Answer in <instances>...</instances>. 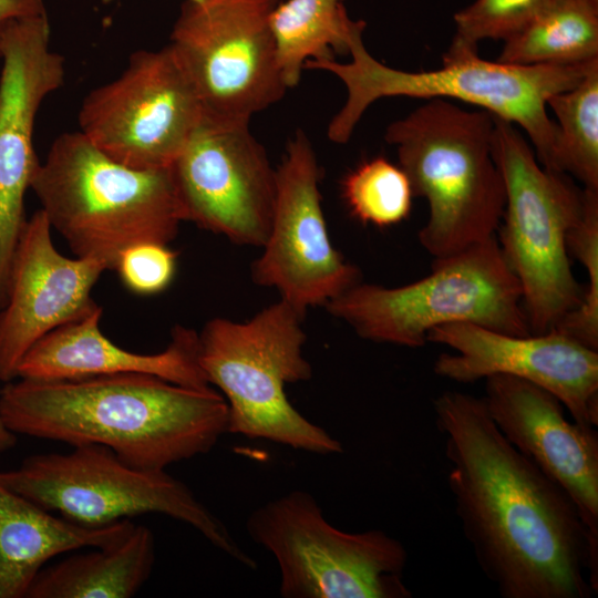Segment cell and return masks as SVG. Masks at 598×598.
<instances>
[{
	"mask_svg": "<svg viewBox=\"0 0 598 598\" xmlns=\"http://www.w3.org/2000/svg\"><path fill=\"white\" fill-rule=\"evenodd\" d=\"M447 484L475 560L504 598H589L598 542L566 492L499 432L482 398L433 401Z\"/></svg>",
	"mask_w": 598,
	"mask_h": 598,
	"instance_id": "6da1fadb",
	"label": "cell"
},
{
	"mask_svg": "<svg viewBox=\"0 0 598 598\" xmlns=\"http://www.w3.org/2000/svg\"><path fill=\"white\" fill-rule=\"evenodd\" d=\"M0 415L17 435L101 445L150 471L209 453L228 430L227 403L217 390L144 373L18 378L0 391Z\"/></svg>",
	"mask_w": 598,
	"mask_h": 598,
	"instance_id": "7a4b0ae2",
	"label": "cell"
},
{
	"mask_svg": "<svg viewBox=\"0 0 598 598\" xmlns=\"http://www.w3.org/2000/svg\"><path fill=\"white\" fill-rule=\"evenodd\" d=\"M365 22L358 20L348 40L349 62L336 59L307 61L305 69L337 76L347 97L331 118L327 135L347 143L370 105L380 99L405 96L464 102L524 131L542 166L556 172L555 122L547 102L574 87L598 60L577 65H518L487 61L478 52L446 51L435 70L410 72L388 66L365 48Z\"/></svg>",
	"mask_w": 598,
	"mask_h": 598,
	"instance_id": "3957f363",
	"label": "cell"
},
{
	"mask_svg": "<svg viewBox=\"0 0 598 598\" xmlns=\"http://www.w3.org/2000/svg\"><path fill=\"white\" fill-rule=\"evenodd\" d=\"M493 132L494 115L443 99L425 100L385 130L413 195L429 204L417 236L434 259L496 237L506 188Z\"/></svg>",
	"mask_w": 598,
	"mask_h": 598,
	"instance_id": "277c9868",
	"label": "cell"
},
{
	"mask_svg": "<svg viewBox=\"0 0 598 598\" xmlns=\"http://www.w3.org/2000/svg\"><path fill=\"white\" fill-rule=\"evenodd\" d=\"M30 188L75 257L96 259L106 270L134 245H168L185 221L169 167L125 166L80 131L53 141Z\"/></svg>",
	"mask_w": 598,
	"mask_h": 598,
	"instance_id": "5b68a950",
	"label": "cell"
},
{
	"mask_svg": "<svg viewBox=\"0 0 598 598\" xmlns=\"http://www.w3.org/2000/svg\"><path fill=\"white\" fill-rule=\"evenodd\" d=\"M303 317L279 299L245 322L213 318L198 333V363L227 403V433L340 454L341 442L303 416L285 392L287 384L312 377L303 355Z\"/></svg>",
	"mask_w": 598,
	"mask_h": 598,
	"instance_id": "8992f818",
	"label": "cell"
},
{
	"mask_svg": "<svg viewBox=\"0 0 598 598\" xmlns=\"http://www.w3.org/2000/svg\"><path fill=\"white\" fill-rule=\"evenodd\" d=\"M324 308L364 340L406 348L425 346L432 329L450 323L532 334L496 237L434 259L429 275L403 286L360 281Z\"/></svg>",
	"mask_w": 598,
	"mask_h": 598,
	"instance_id": "52a82bcc",
	"label": "cell"
},
{
	"mask_svg": "<svg viewBox=\"0 0 598 598\" xmlns=\"http://www.w3.org/2000/svg\"><path fill=\"white\" fill-rule=\"evenodd\" d=\"M493 152L506 188L497 243L520 286L530 333H546L582 298L567 235L582 213L585 189L542 166L522 131L495 116Z\"/></svg>",
	"mask_w": 598,
	"mask_h": 598,
	"instance_id": "ba28073f",
	"label": "cell"
},
{
	"mask_svg": "<svg viewBox=\"0 0 598 598\" xmlns=\"http://www.w3.org/2000/svg\"><path fill=\"white\" fill-rule=\"evenodd\" d=\"M72 447L69 453L31 455L2 471L3 480L43 508L82 526L102 527L145 514L169 516L245 567L257 568L225 524L166 470L134 467L101 445Z\"/></svg>",
	"mask_w": 598,
	"mask_h": 598,
	"instance_id": "9c48e42d",
	"label": "cell"
},
{
	"mask_svg": "<svg viewBox=\"0 0 598 598\" xmlns=\"http://www.w3.org/2000/svg\"><path fill=\"white\" fill-rule=\"evenodd\" d=\"M250 538L276 559L283 598H410L403 580L408 551L380 529L332 526L316 498L295 489L257 507Z\"/></svg>",
	"mask_w": 598,
	"mask_h": 598,
	"instance_id": "30bf717a",
	"label": "cell"
},
{
	"mask_svg": "<svg viewBox=\"0 0 598 598\" xmlns=\"http://www.w3.org/2000/svg\"><path fill=\"white\" fill-rule=\"evenodd\" d=\"M281 0H185L171 42L204 118L249 124L288 90L270 17Z\"/></svg>",
	"mask_w": 598,
	"mask_h": 598,
	"instance_id": "8fae6325",
	"label": "cell"
},
{
	"mask_svg": "<svg viewBox=\"0 0 598 598\" xmlns=\"http://www.w3.org/2000/svg\"><path fill=\"white\" fill-rule=\"evenodd\" d=\"M203 118L168 44L134 52L120 76L91 91L79 112L80 132L93 145L137 169L168 168Z\"/></svg>",
	"mask_w": 598,
	"mask_h": 598,
	"instance_id": "7c38bea8",
	"label": "cell"
},
{
	"mask_svg": "<svg viewBox=\"0 0 598 598\" xmlns=\"http://www.w3.org/2000/svg\"><path fill=\"white\" fill-rule=\"evenodd\" d=\"M321 171L302 130L289 140L276 168V197L269 234L251 266L255 283L275 288L302 315L326 306L354 285L361 274L336 249L320 194Z\"/></svg>",
	"mask_w": 598,
	"mask_h": 598,
	"instance_id": "4fadbf2b",
	"label": "cell"
},
{
	"mask_svg": "<svg viewBox=\"0 0 598 598\" xmlns=\"http://www.w3.org/2000/svg\"><path fill=\"white\" fill-rule=\"evenodd\" d=\"M184 220L240 246L269 234L276 168L249 124L203 118L169 166Z\"/></svg>",
	"mask_w": 598,
	"mask_h": 598,
	"instance_id": "5bb4252c",
	"label": "cell"
},
{
	"mask_svg": "<svg viewBox=\"0 0 598 598\" xmlns=\"http://www.w3.org/2000/svg\"><path fill=\"white\" fill-rule=\"evenodd\" d=\"M48 14L13 20L0 33V308L12 257L27 221L24 196L40 164L37 113L64 82V58L50 47Z\"/></svg>",
	"mask_w": 598,
	"mask_h": 598,
	"instance_id": "9a60e30c",
	"label": "cell"
},
{
	"mask_svg": "<svg viewBox=\"0 0 598 598\" xmlns=\"http://www.w3.org/2000/svg\"><path fill=\"white\" fill-rule=\"evenodd\" d=\"M427 342L445 346L436 375L474 383L493 375L526 380L553 393L578 423L598 425V351L558 331L514 336L474 323L432 329Z\"/></svg>",
	"mask_w": 598,
	"mask_h": 598,
	"instance_id": "2e32d148",
	"label": "cell"
},
{
	"mask_svg": "<svg viewBox=\"0 0 598 598\" xmlns=\"http://www.w3.org/2000/svg\"><path fill=\"white\" fill-rule=\"evenodd\" d=\"M51 226L38 209L20 234L0 309V381L18 378L25 353L55 328L83 317L97 303L92 289L105 266L92 258H70L54 246Z\"/></svg>",
	"mask_w": 598,
	"mask_h": 598,
	"instance_id": "e0dca14e",
	"label": "cell"
},
{
	"mask_svg": "<svg viewBox=\"0 0 598 598\" xmlns=\"http://www.w3.org/2000/svg\"><path fill=\"white\" fill-rule=\"evenodd\" d=\"M503 436L557 483L598 542V432L568 419L549 391L508 375L485 379L482 398Z\"/></svg>",
	"mask_w": 598,
	"mask_h": 598,
	"instance_id": "ac0fdd59",
	"label": "cell"
},
{
	"mask_svg": "<svg viewBox=\"0 0 598 598\" xmlns=\"http://www.w3.org/2000/svg\"><path fill=\"white\" fill-rule=\"evenodd\" d=\"M102 313L97 305L83 317L41 338L21 360L18 378L65 380L144 373L185 386H210L198 363L195 330L175 326L163 351L138 353L121 348L103 334L100 330Z\"/></svg>",
	"mask_w": 598,
	"mask_h": 598,
	"instance_id": "d6986e66",
	"label": "cell"
},
{
	"mask_svg": "<svg viewBox=\"0 0 598 598\" xmlns=\"http://www.w3.org/2000/svg\"><path fill=\"white\" fill-rule=\"evenodd\" d=\"M133 526L128 519L102 527L70 522L11 488L0 471V598H27L51 558L110 545Z\"/></svg>",
	"mask_w": 598,
	"mask_h": 598,
	"instance_id": "ffe728a7",
	"label": "cell"
},
{
	"mask_svg": "<svg viewBox=\"0 0 598 598\" xmlns=\"http://www.w3.org/2000/svg\"><path fill=\"white\" fill-rule=\"evenodd\" d=\"M155 538L134 525L121 539L43 567L27 598H131L150 578Z\"/></svg>",
	"mask_w": 598,
	"mask_h": 598,
	"instance_id": "44dd1931",
	"label": "cell"
},
{
	"mask_svg": "<svg viewBox=\"0 0 598 598\" xmlns=\"http://www.w3.org/2000/svg\"><path fill=\"white\" fill-rule=\"evenodd\" d=\"M598 60V0H553L504 41L497 61L518 65H577Z\"/></svg>",
	"mask_w": 598,
	"mask_h": 598,
	"instance_id": "7402d4cb",
	"label": "cell"
},
{
	"mask_svg": "<svg viewBox=\"0 0 598 598\" xmlns=\"http://www.w3.org/2000/svg\"><path fill=\"white\" fill-rule=\"evenodd\" d=\"M344 0H281L270 17L278 64L288 89L298 85L307 61L348 54L352 20Z\"/></svg>",
	"mask_w": 598,
	"mask_h": 598,
	"instance_id": "603a6c76",
	"label": "cell"
},
{
	"mask_svg": "<svg viewBox=\"0 0 598 598\" xmlns=\"http://www.w3.org/2000/svg\"><path fill=\"white\" fill-rule=\"evenodd\" d=\"M555 115L556 172L598 192V63L574 87L549 97Z\"/></svg>",
	"mask_w": 598,
	"mask_h": 598,
	"instance_id": "cb8c5ba5",
	"label": "cell"
},
{
	"mask_svg": "<svg viewBox=\"0 0 598 598\" xmlns=\"http://www.w3.org/2000/svg\"><path fill=\"white\" fill-rule=\"evenodd\" d=\"M413 196L405 172L382 156L361 163L342 181V197L351 215L379 228L406 219Z\"/></svg>",
	"mask_w": 598,
	"mask_h": 598,
	"instance_id": "d4e9b609",
	"label": "cell"
},
{
	"mask_svg": "<svg viewBox=\"0 0 598 598\" xmlns=\"http://www.w3.org/2000/svg\"><path fill=\"white\" fill-rule=\"evenodd\" d=\"M567 249L585 269L587 283L577 308L554 330L598 351V192L585 189L584 209L568 231Z\"/></svg>",
	"mask_w": 598,
	"mask_h": 598,
	"instance_id": "484cf974",
	"label": "cell"
},
{
	"mask_svg": "<svg viewBox=\"0 0 598 598\" xmlns=\"http://www.w3.org/2000/svg\"><path fill=\"white\" fill-rule=\"evenodd\" d=\"M553 0H475L457 11L450 52H478L484 40L503 42L523 30Z\"/></svg>",
	"mask_w": 598,
	"mask_h": 598,
	"instance_id": "4316f807",
	"label": "cell"
},
{
	"mask_svg": "<svg viewBox=\"0 0 598 598\" xmlns=\"http://www.w3.org/2000/svg\"><path fill=\"white\" fill-rule=\"evenodd\" d=\"M177 252L168 245L142 243L125 249L114 270L122 283L137 295H155L164 291L173 281Z\"/></svg>",
	"mask_w": 598,
	"mask_h": 598,
	"instance_id": "83f0119b",
	"label": "cell"
},
{
	"mask_svg": "<svg viewBox=\"0 0 598 598\" xmlns=\"http://www.w3.org/2000/svg\"><path fill=\"white\" fill-rule=\"evenodd\" d=\"M45 12L43 0H0V33L13 20Z\"/></svg>",
	"mask_w": 598,
	"mask_h": 598,
	"instance_id": "f1b7e54d",
	"label": "cell"
},
{
	"mask_svg": "<svg viewBox=\"0 0 598 598\" xmlns=\"http://www.w3.org/2000/svg\"><path fill=\"white\" fill-rule=\"evenodd\" d=\"M17 434L3 422L0 415V454L11 450L17 444Z\"/></svg>",
	"mask_w": 598,
	"mask_h": 598,
	"instance_id": "f546056e",
	"label": "cell"
},
{
	"mask_svg": "<svg viewBox=\"0 0 598 598\" xmlns=\"http://www.w3.org/2000/svg\"><path fill=\"white\" fill-rule=\"evenodd\" d=\"M110 1H112V0H103L104 3H107ZM192 1H199V0H192Z\"/></svg>",
	"mask_w": 598,
	"mask_h": 598,
	"instance_id": "4dcf8cb0",
	"label": "cell"
}]
</instances>
